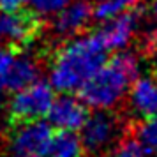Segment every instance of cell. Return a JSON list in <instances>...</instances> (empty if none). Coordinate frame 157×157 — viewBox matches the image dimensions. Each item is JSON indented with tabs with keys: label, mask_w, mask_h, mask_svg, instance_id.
Returning a JSON list of instances; mask_svg holds the SVG:
<instances>
[{
	"label": "cell",
	"mask_w": 157,
	"mask_h": 157,
	"mask_svg": "<svg viewBox=\"0 0 157 157\" xmlns=\"http://www.w3.org/2000/svg\"><path fill=\"white\" fill-rule=\"evenodd\" d=\"M39 64L29 55H13L4 74L0 76V92L13 94L39 79Z\"/></svg>",
	"instance_id": "10"
},
{
	"label": "cell",
	"mask_w": 157,
	"mask_h": 157,
	"mask_svg": "<svg viewBox=\"0 0 157 157\" xmlns=\"http://www.w3.org/2000/svg\"><path fill=\"white\" fill-rule=\"evenodd\" d=\"M136 136L150 152H157V115L147 117L138 125Z\"/></svg>",
	"instance_id": "15"
},
{
	"label": "cell",
	"mask_w": 157,
	"mask_h": 157,
	"mask_svg": "<svg viewBox=\"0 0 157 157\" xmlns=\"http://www.w3.org/2000/svg\"><path fill=\"white\" fill-rule=\"evenodd\" d=\"M155 76H157V72H155Z\"/></svg>",
	"instance_id": "22"
},
{
	"label": "cell",
	"mask_w": 157,
	"mask_h": 157,
	"mask_svg": "<svg viewBox=\"0 0 157 157\" xmlns=\"http://www.w3.org/2000/svg\"><path fill=\"white\" fill-rule=\"evenodd\" d=\"M150 154L152 152L138 140V136L122 138L115 148V157H148Z\"/></svg>",
	"instance_id": "14"
},
{
	"label": "cell",
	"mask_w": 157,
	"mask_h": 157,
	"mask_svg": "<svg viewBox=\"0 0 157 157\" xmlns=\"http://www.w3.org/2000/svg\"><path fill=\"white\" fill-rule=\"evenodd\" d=\"M148 157H157V152H155V154H154V155H152V154H150V155Z\"/></svg>",
	"instance_id": "21"
},
{
	"label": "cell",
	"mask_w": 157,
	"mask_h": 157,
	"mask_svg": "<svg viewBox=\"0 0 157 157\" xmlns=\"http://www.w3.org/2000/svg\"><path fill=\"white\" fill-rule=\"evenodd\" d=\"M108 50L97 34L79 36L65 43L55 53L50 65V85L62 94L79 88L106 62Z\"/></svg>",
	"instance_id": "1"
},
{
	"label": "cell",
	"mask_w": 157,
	"mask_h": 157,
	"mask_svg": "<svg viewBox=\"0 0 157 157\" xmlns=\"http://www.w3.org/2000/svg\"><path fill=\"white\" fill-rule=\"evenodd\" d=\"M53 99H55L53 86L48 81L36 79L34 83L13 92V97L9 101L11 122L21 124L43 118L48 113Z\"/></svg>",
	"instance_id": "3"
},
{
	"label": "cell",
	"mask_w": 157,
	"mask_h": 157,
	"mask_svg": "<svg viewBox=\"0 0 157 157\" xmlns=\"http://www.w3.org/2000/svg\"><path fill=\"white\" fill-rule=\"evenodd\" d=\"M83 143L72 131H57L51 134L46 157H81Z\"/></svg>",
	"instance_id": "12"
},
{
	"label": "cell",
	"mask_w": 157,
	"mask_h": 157,
	"mask_svg": "<svg viewBox=\"0 0 157 157\" xmlns=\"http://www.w3.org/2000/svg\"><path fill=\"white\" fill-rule=\"evenodd\" d=\"M94 18L90 0H71L62 11L53 18V30L57 36L72 37L78 36Z\"/></svg>",
	"instance_id": "9"
},
{
	"label": "cell",
	"mask_w": 157,
	"mask_h": 157,
	"mask_svg": "<svg viewBox=\"0 0 157 157\" xmlns=\"http://www.w3.org/2000/svg\"><path fill=\"white\" fill-rule=\"evenodd\" d=\"M39 34V20L36 13L7 11L0 7V46L23 48L29 46Z\"/></svg>",
	"instance_id": "5"
},
{
	"label": "cell",
	"mask_w": 157,
	"mask_h": 157,
	"mask_svg": "<svg viewBox=\"0 0 157 157\" xmlns=\"http://www.w3.org/2000/svg\"><path fill=\"white\" fill-rule=\"evenodd\" d=\"M143 50L147 53H157V27L152 29L143 39Z\"/></svg>",
	"instance_id": "17"
},
{
	"label": "cell",
	"mask_w": 157,
	"mask_h": 157,
	"mask_svg": "<svg viewBox=\"0 0 157 157\" xmlns=\"http://www.w3.org/2000/svg\"><path fill=\"white\" fill-rule=\"evenodd\" d=\"M138 74V57L129 51H120L109 62H104L79 88L81 101L94 109H109L124 99Z\"/></svg>",
	"instance_id": "2"
},
{
	"label": "cell",
	"mask_w": 157,
	"mask_h": 157,
	"mask_svg": "<svg viewBox=\"0 0 157 157\" xmlns=\"http://www.w3.org/2000/svg\"><path fill=\"white\" fill-rule=\"evenodd\" d=\"M140 18L141 13L140 7H136L115 16L108 21H102L104 25L101 27L97 36L106 46V50H124L134 37L136 30L140 27Z\"/></svg>",
	"instance_id": "8"
},
{
	"label": "cell",
	"mask_w": 157,
	"mask_h": 157,
	"mask_svg": "<svg viewBox=\"0 0 157 157\" xmlns=\"http://www.w3.org/2000/svg\"><path fill=\"white\" fill-rule=\"evenodd\" d=\"M51 134V125L41 118L21 122L11 134L9 154L11 157H46Z\"/></svg>",
	"instance_id": "4"
},
{
	"label": "cell",
	"mask_w": 157,
	"mask_h": 157,
	"mask_svg": "<svg viewBox=\"0 0 157 157\" xmlns=\"http://www.w3.org/2000/svg\"><path fill=\"white\" fill-rule=\"evenodd\" d=\"M152 14H154V18L157 20V0L152 2Z\"/></svg>",
	"instance_id": "20"
},
{
	"label": "cell",
	"mask_w": 157,
	"mask_h": 157,
	"mask_svg": "<svg viewBox=\"0 0 157 157\" xmlns=\"http://www.w3.org/2000/svg\"><path fill=\"white\" fill-rule=\"evenodd\" d=\"M27 4H30V0H0V7L7 9V11H18V9H23Z\"/></svg>",
	"instance_id": "18"
},
{
	"label": "cell",
	"mask_w": 157,
	"mask_h": 157,
	"mask_svg": "<svg viewBox=\"0 0 157 157\" xmlns=\"http://www.w3.org/2000/svg\"><path fill=\"white\" fill-rule=\"evenodd\" d=\"M131 108L141 118L157 115V76H138L129 88Z\"/></svg>",
	"instance_id": "11"
},
{
	"label": "cell",
	"mask_w": 157,
	"mask_h": 157,
	"mask_svg": "<svg viewBox=\"0 0 157 157\" xmlns=\"http://www.w3.org/2000/svg\"><path fill=\"white\" fill-rule=\"evenodd\" d=\"M79 131L83 148L90 152H101L117 141L120 134V122L113 113H108L106 109H97L94 115L86 117Z\"/></svg>",
	"instance_id": "6"
},
{
	"label": "cell",
	"mask_w": 157,
	"mask_h": 157,
	"mask_svg": "<svg viewBox=\"0 0 157 157\" xmlns=\"http://www.w3.org/2000/svg\"><path fill=\"white\" fill-rule=\"evenodd\" d=\"M48 124L58 131H72L76 132L85 124L88 111L86 104L81 99L72 97L71 94H62L60 97H55L48 109Z\"/></svg>",
	"instance_id": "7"
},
{
	"label": "cell",
	"mask_w": 157,
	"mask_h": 157,
	"mask_svg": "<svg viewBox=\"0 0 157 157\" xmlns=\"http://www.w3.org/2000/svg\"><path fill=\"white\" fill-rule=\"evenodd\" d=\"M136 7H140V0H97L92 4V14L97 21H108Z\"/></svg>",
	"instance_id": "13"
},
{
	"label": "cell",
	"mask_w": 157,
	"mask_h": 157,
	"mask_svg": "<svg viewBox=\"0 0 157 157\" xmlns=\"http://www.w3.org/2000/svg\"><path fill=\"white\" fill-rule=\"evenodd\" d=\"M11 58H13V51L9 50V48H6V46H0V76L4 74L6 67L11 62Z\"/></svg>",
	"instance_id": "19"
},
{
	"label": "cell",
	"mask_w": 157,
	"mask_h": 157,
	"mask_svg": "<svg viewBox=\"0 0 157 157\" xmlns=\"http://www.w3.org/2000/svg\"><path fill=\"white\" fill-rule=\"evenodd\" d=\"M71 0H30L32 9L37 16H55Z\"/></svg>",
	"instance_id": "16"
}]
</instances>
